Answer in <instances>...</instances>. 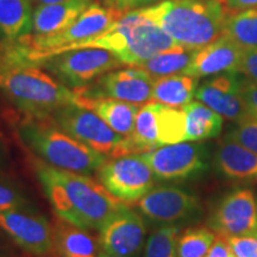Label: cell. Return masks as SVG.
Segmentation results:
<instances>
[{
    "mask_svg": "<svg viewBox=\"0 0 257 257\" xmlns=\"http://www.w3.org/2000/svg\"><path fill=\"white\" fill-rule=\"evenodd\" d=\"M154 81L155 78L146 70L133 67L106 73L94 83L75 89V92L82 98H110L141 105L152 100Z\"/></svg>",
    "mask_w": 257,
    "mask_h": 257,
    "instance_id": "30bf717a",
    "label": "cell"
},
{
    "mask_svg": "<svg viewBox=\"0 0 257 257\" xmlns=\"http://www.w3.org/2000/svg\"><path fill=\"white\" fill-rule=\"evenodd\" d=\"M25 199L11 185L0 181V213L6 211L21 210L25 206Z\"/></svg>",
    "mask_w": 257,
    "mask_h": 257,
    "instance_id": "1f68e13d",
    "label": "cell"
},
{
    "mask_svg": "<svg viewBox=\"0 0 257 257\" xmlns=\"http://www.w3.org/2000/svg\"><path fill=\"white\" fill-rule=\"evenodd\" d=\"M216 239L207 227H192L178 239V257H205Z\"/></svg>",
    "mask_w": 257,
    "mask_h": 257,
    "instance_id": "f1b7e54d",
    "label": "cell"
},
{
    "mask_svg": "<svg viewBox=\"0 0 257 257\" xmlns=\"http://www.w3.org/2000/svg\"><path fill=\"white\" fill-rule=\"evenodd\" d=\"M0 229L24 249L36 256H46L55 248L54 230L43 217L19 210L0 213Z\"/></svg>",
    "mask_w": 257,
    "mask_h": 257,
    "instance_id": "4fadbf2b",
    "label": "cell"
},
{
    "mask_svg": "<svg viewBox=\"0 0 257 257\" xmlns=\"http://www.w3.org/2000/svg\"><path fill=\"white\" fill-rule=\"evenodd\" d=\"M231 256H232V251H231V246H230L227 236H225V234H221V233H217L216 239H214L213 244L211 245L210 250H208L205 257H231Z\"/></svg>",
    "mask_w": 257,
    "mask_h": 257,
    "instance_id": "d590c367",
    "label": "cell"
},
{
    "mask_svg": "<svg viewBox=\"0 0 257 257\" xmlns=\"http://www.w3.org/2000/svg\"><path fill=\"white\" fill-rule=\"evenodd\" d=\"M195 51L197 50L179 46L144 61L137 67L144 69L155 79L174 75V74H182L191 64Z\"/></svg>",
    "mask_w": 257,
    "mask_h": 257,
    "instance_id": "484cf974",
    "label": "cell"
},
{
    "mask_svg": "<svg viewBox=\"0 0 257 257\" xmlns=\"http://www.w3.org/2000/svg\"><path fill=\"white\" fill-rule=\"evenodd\" d=\"M231 251L236 257H257V231L239 236H227Z\"/></svg>",
    "mask_w": 257,
    "mask_h": 257,
    "instance_id": "4dcf8cb0",
    "label": "cell"
},
{
    "mask_svg": "<svg viewBox=\"0 0 257 257\" xmlns=\"http://www.w3.org/2000/svg\"><path fill=\"white\" fill-rule=\"evenodd\" d=\"M197 89V78L186 74L162 76L154 81L152 99L169 107L184 108L194 98Z\"/></svg>",
    "mask_w": 257,
    "mask_h": 257,
    "instance_id": "7402d4cb",
    "label": "cell"
},
{
    "mask_svg": "<svg viewBox=\"0 0 257 257\" xmlns=\"http://www.w3.org/2000/svg\"><path fill=\"white\" fill-rule=\"evenodd\" d=\"M0 161H2V153H0Z\"/></svg>",
    "mask_w": 257,
    "mask_h": 257,
    "instance_id": "60d3db41",
    "label": "cell"
},
{
    "mask_svg": "<svg viewBox=\"0 0 257 257\" xmlns=\"http://www.w3.org/2000/svg\"><path fill=\"white\" fill-rule=\"evenodd\" d=\"M49 118L75 140L106 156L114 157L125 140L94 111L78 102L61 106Z\"/></svg>",
    "mask_w": 257,
    "mask_h": 257,
    "instance_id": "52a82bcc",
    "label": "cell"
},
{
    "mask_svg": "<svg viewBox=\"0 0 257 257\" xmlns=\"http://www.w3.org/2000/svg\"><path fill=\"white\" fill-rule=\"evenodd\" d=\"M17 43L18 42L10 41L4 35V32L0 30V60L8 57L10 55V53H11V51L16 48V46H17Z\"/></svg>",
    "mask_w": 257,
    "mask_h": 257,
    "instance_id": "8d00e7d4",
    "label": "cell"
},
{
    "mask_svg": "<svg viewBox=\"0 0 257 257\" xmlns=\"http://www.w3.org/2000/svg\"><path fill=\"white\" fill-rule=\"evenodd\" d=\"M126 12L99 3H93L80 17L64 30L49 36H29L19 41L24 48L25 60L36 63L38 60L49 56L53 51L61 48L81 43L100 36L113 27Z\"/></svg>",
    "mask_w": 257,
    "mask_h": 257,
    "instance_id": "5b68a950",
    "label": "cell"
},
{
    "mask_svg": "<svg viewBox=\"0 0 257 257\" xmlns=\"http://www.w3.org/2000/svg\"><path fill=\"white\" fill-rule=\"evenodd\" d=\"M231 257H236V256H234V255H233V253H232V256H231Z\"/></svg>",
    "mask_w": 257,
    "mask_h": 257,
    "instance_id": "b9f144b4",
    "label": "cell"
},
{
    "mask_svg": "<svg viewBox=\"0 0 257 257\" xmlns=\"http://www.w3.org/2000/svg\"><path fill=\"white\" fill-rule=\"evenodd\" d=\"M137 207L148 219L172 224L197 213L199 201L195 195L176 186H157L137 201Z\"/></svg>",
    "mask_w": 257,
    "mask_h": 257,
    "instance_id": "7c38bea8",
    "label": "cell"
},
{
    "mask_svg": "<svg viewBox=\"0 0 257 257\" xmlns=\"http://www.w3.org/2000/svg\"><path fill=\"white\" fill-rule=\"evenodd\" d=\"M93 0H64L48 5H37L32 16V36H49L64 30L93 4Z\"/></svg>",
    "mask_w": 257,
    "mask_h": 257,
    "instance_id": "ac0fdd59",
    "label": "cell"
},
{
    "mask_svg": "<svg viewBox=\"0 0 257 257\" xmlns=\"http://www.w3.org/2000/svg\"><path fill=\"white\" fill-rule=\"evenodd\" d=\"M0 89L35 118H49L61 106L78 102L79 99L75 91H70L34 63L11 56L0 60Z\"/></svg>",
    "mask_w": 257,
    "mask_h": 257,
    "instance_id": "3957f363",
    "label": "cell"
},
{
    "mask_svg": "<svg viewBox=\"0 0 257 257\" xmlns=\"http://www.w3.org/2000/svg\"><path fill=\"white\" fill-rule=\"evenodd\" d=\"M32 2L0 0V30L12 42H19L32 31Z\"/></svg>",
    "mask_w": 257,
    "mask_h": 257,
    "instance_id": "cb8c5ba5",
    "label": "cell"
},
{
    "mask_svg": "<svg viewBox=\"0 0 257 257\" xmlns=\"http://www.w3.org/2000/svg\"><path fill=\"white\" fill-rule=\"evenodd\" d=\"M242 81L237 72L218 74L199 86L195 98L221 117L242 121L250 117L240 93Z\"/></svg>",
    "mask_w": 257,
    "mask_h": 257,
    "instance_id": "9a60e30c",
    "label": "cell"
},
{
    "mask_svg": "<svg viewBox=\"0 0 257 257\" xmlns=\"http://www.w3.org/2000/svg\"><path fill=\"white\" fill-rule=\"evenodd\" d=\"M37 5H48V4H55V3H61L64 0H35Z\"/></svg>",
    "mask_w": 257,
    "mask_h": 257,
    "instance_id": "f35d334b",
    "label": "cell"
},
{
    "mask_svg": "<svg viewBox=\"0 0 257 257\" xmlns=\"http://www.w3.org/2000/svg\"><path fill=\"white\" fill-rule=\"evenodd\" d=\"M243 49L221 35L216 41L195 51L193 60L182 74L193 78L238 72Z\"/></svg>",
    "mask_w": 257,
    "mask_h": 257,
    "instance_id": "e0dca14e",
    "label": "cell"
},
{
    "mask_svg": "<svg viewBox=\"0 0 257 257\" xmlns=\"http://www.w3.org/2000/svg\"><path fill=\"white\" fill-rule=\"evenodd\" d=\"M141 10L179 46L193 50L220 37L227 16L221 0H163Z\"/></svg>",
    "mask_w": 257,
    "mask_h": 257,
    "instance_id": "7a4b0ae2",
    "label": "cell"
},
{
    "mask_svg": "<svg viewBox=\"0 0 257 257\" xmlns=\"http://www.w3.org/2000/svg\"><path fill=\"white\" fill-rule=\"evenodd\" d=\"M227 138L257 154V118L248 117L227 134Z\"/></svg>",
    "mask_w": 257,
    "mask_h": 257,
    "instance_id": "f546056e",
    "label": "cell"
},
{
    "mask_svg": "<svg viewBox=\"0 0 257 257\" xmlns=\"http://www.w3.org/2000/svg\"><path fill=\"white\" fill-rule=\"evenodd\" d=\"M210 226L225 236L257 231V205L252 191L239 188L227 194L212 214Z\"/></svg>",
    "mask_w": 257,
    "mask_h": 257,
    "instance_id": "5bb4252c",
    "label": "cell"
},
{
    "mask_svg": "<svg viewBox=\"0 0 257 257\" xmlns=\"http://www.w3.org/2000/svg\"><path fill=\"white\" fill-rule=\"evenodd\" d=\"M54 243L62 257H99L101 252L87 231L62 219L54 229Z\"/></svg>",
    "mask_w": 257,
    "mask_h": 257,
    "instance_id": "44dd1931",
    "label": "cell"
},
{
    "mask_svg": "<svg viewBox=\"0 0 257 257\" xmlns=\"http://www.w3.org/2000/svg\"><path fill=\"white\" fill-rule=\"evenodd\" d=\"M223 35L243 50L257 48V8L226 16Z\"/></svg>",
    "mask_w": 257,
    "mask_h": 257,
    "instance_id": "d4e9b609",
    "label": "cell"
},
{
    "mask_svg": "<svg viewBox=\"0 0 257 257\" xmlns=\"http://www.w3.org/2000/svg\"><path fill=\"white\" fill-rule=\"evenodd\" d=\"M36 63L49 70L67 87L82 88L93 80L123 66L118 56L101 48H82L62 51Z\"/></svg>",
    "mask_w": 257,
    "mask_h": 257,
    "instance_id": "8992f818",
    "label": "cell"
},
{
    "mask_svg": "<svg viewBox=\"0 0 257 257\" xmlns=\"http://www.w3.org/2000/svg\"><path fill=\"white\" fill-rule=\"evenodd\" d=\"M238 72L243 73L250 81L257 83V48L243 50Z\"/></svg>",
    "mask_w": 257,
    "mask_h": 257,
    "instance_id": "836d02e7",
    "label": "cell"
},
{
    "mask_svg": "<svg viewBox=\"0 0 257 257\" xmlns=\"http://www.w3.org/2000/svg\"><path fill=\"white\" fill-rule=\"evenodd\" d=\"M159 144H175L184 142L186 135V115L184 110L161 105L159 112Z\"/></svg>",
    "mask_w": 257,
    "mask_h": 257,
    "instance_id": "4316f807",
    "label": "cell"
},
{
    "mask_svg": "<svg viewBox=\"0 0 257 257\" xmlns=\"http://www.w3.org/2000/svg\"><path fill=\"white\" fill-rule=\"evenodd\" d=\"M78 104L94 111L108 126L121 136L128 137L134 133L135 121L140 111L138 105L117 99H87L80 95Z\"/></svg>",
    "mask_w": 257,
    "mask_h": 257,
    "instance_id": "ffe728a7",
    "label": "cell"
},
{
    "mask_svg": "<svg viewBox=\"0 0 257 257\" xmlns=\"http://www.w3.org/2000/svg\"><path fill=\"white\" fill-rule=\"evenodd\" d=\"M99 231L102 251L113 257H137L143 248L147 226L140 213L124 206Z\"/></svg>",
    "mask_w": 257,
    "mask_h": 257,
    "instance_id": "8fae6325",
    "label": "cell"
},
{
    "mask_svg": "<svg viewBox=\"0 0 257 257\" xmlns=\"http://www.w3.org/2000/svg\"><path fill=\"white\" fill-rule=\"evenodd\" d=\"M140 14V19L131 32L127 47L118 55L123 64L133 67L140 66L144 61L179 47L162 28L148 19L141 9Z\"/></svg>",
    "mask_w": 257,
    "mask_h": 257,
    "instance_id": "2e32d148",
    "label": "cell"
},
{
    "mask_svg": "<svg viewBox=\"0 0 257 257\" xmlns=\"http://www.w3.org/2000/svg\"><path fill=\"white\" fill-rule=\"evenodd\" d=\"M214 162L224 178L243 184L257 182V154L230 138L220 143Z\"/></svg>",
    "mask_w": 257,
    "mask_h": 257,
    "instance_id": "d6986e66",
    "label": "cell"
},
{
    "mask_svg": "<svg viewBox=\"0 0 257 257\" xmlns=\"http://www.w3.org/2000/svg\"><path fill=\"white\" fill-rule=\"evenodd\" d=\"M18 135L31 152L56 168L88 175L107 161L104 154L75 140L50 118L30 117L19 125Z\"/></svg>",
    "mask_w": 257,
    "mask_h": 257,
    "instance_id": "277c9868",
    "label": "cell"
},
{
    "mask_svg": "<svg viewBox=\"0 0 257 257\" xmlns=\"http://www.w3.org/2000/svg\"><path fill=\"white\" fill-rule=\"evenodd\" d=\"M99 257H113V256H111V255H108V253L101 251L100 255H99Z\"/></svg>",
    "mask_w": 257,
    "mask_h": 257,
    "instance_id": "ab89813d",
    "label": "cell"
},
{
    "mask_svg": "<svg viewBox=\"0 0 257 257\" xmlns=\"http://www.w3.org/2000/svg\"><path fill=\"white\" fill-rule=\"evenodd\" d=\"M240 93L249 115L257 118V83L243 79Z\"/></svg>",
    "mask_w": 257,
    "mask_h": 257,
    "instance_id": "d6a6232c",
    "label": "cell"
},
{
    "mask_svg": "<svg viewBox=\"0 0 257 257\" xmlns=\"http://www.w3.org/2000/svg\"><path fill=\"white\" fill-rule=\"evenodd\" d=\"M180 227L165 225L157 229L148 238L144 257H178V239Z\"/></svg>",
    "mask_w": 257,
    "mask_h": 257,
    "instance_id": "83f0119b",
    "label": "cell"
},
{
    "mask_svg": "<svg viewBox=\"0 0 257 257\" xmlns=\"http://www.w3.org/2000/svg\"><path fill=\"white\" fill-rule=\"evenodd\" d=\"M156 179L179 181L197 178L208 169V150L202 143L161 146L142 154Z\"/></svg>",
    "mask_w": 257,
    "mask_h": 257,
    "instance_id": "9c48e42d",
    "label": "cell"
},
{
    "mask_svg": "<svg viewBox=\"0 0 257 257\" xmlns=\"http://www.w3.org/2000/svg\"><path fill=\"white\" fill-rule=\"evenodd\" d=\"M37 176L57 216L81 229L100 230L125 206L123 201L87 175L40 166Z\"/></svg>",
    "mask_w": 257,
    "mask_h": 257,
    "instance_id": "6da1fadb",
    "label": "cell"
},
{
    "mask_svg": "<svg viewBox=\"0 0 257 257\" xmlns=\"http://www.w3.org/2000/svg\"><path fill=\"white\" fill-rule=\"evenodd\" d=\"M186 115L187 142H201L217 137L223 128V117L201 101H191L182 108Z\"/></svg>",
    "mask_w": 257,
    "mask_h": 257,
    "instance_id": "603a6c76",
    "label": "cell"
},
{
    "mask_svg": "<svg viewBox=\"0 0 257 257\" xmlns=\"http://www.w3.org/2000/svg\"><path fill=\"white\" fill-rule=\"evenodd\" d=\"M161 0H104V5L107 8L120 10L123 12L134 11V10L147 8L160 3Z\"/></svg>",
    "mask_w": 257,
    "mask_h": 257,
    "instance_id": "e575fe53",
    "label": "cell"
},
{
    "mask_svg": "<svg viewBox=\"0 0 257 257\" xmlns=\"http://www.w3.org/2000/svg\"><path fill=\"white\" fill-rule=\"evenodd\" d=\"M230 9L248 10L257 8V0H225Z\"/></svg>",
    "mask_w": 257,
    "mask_h": 257,
    "instance_id": "74e56055",
    "label": "cell"
},
{
    "mask_svg": "<svg viewBox=\"0 0 257 257\" xmlns=\"http://www.w3.org/2000/svg\"><path fill=\"white\" fill-rule=\"evenodd\" d=\"M30 2H35V0H30Z\"/></svg>",
    "mask_w": 257,
    "mask_h": 257,
    "instance_id": "7bdbcfd3",
    "label": "cell"
},
{
    "mask_svg": "<svg viewBox=\"0 0 257 257\" xmlns=\"http://www.w3.org/2000/svg\"><path fill=\"white\" fill-rule=\"evenodd\" d=\"M100 184L123 202H136L154 188L155 175L142 154L106 161L98 170Z\"/></svg>",
    "mask_w": 257,
    "mask_h": 257,
    "instance_id": "ba28073f",
    "label": "cell"
}]
</instances>
